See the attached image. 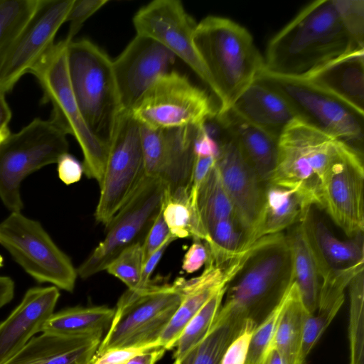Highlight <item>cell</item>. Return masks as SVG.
Instances as JSON below:
<instances>
[{"label":"cell","mask_w":364,"mask_h":364,"mask_svg":"<svg viewBox=\"0 0 364 364\" xmlns=\"http://www.w3.org/2000/svg\"><path fill=\"white\" fill-rule=\"evenodd\" d=\"M364 50L348 31L334 0L308 4L268 43L263 70L306 78L328 63Z\"/></svg>","instance_id":"1"},{"label":"cell","mask_w":364,"mask_h":364,"mask_svg":"<svg viewBox=\"0 0 364 364\" xmlns=\"http://www.w3.org/2000/svg\"><path fill=\"white\" fill-rule=\"evenodd\" d=\"M294 282L291 251L282 232L257 240L242 267L227 284L218 316L257 326Z\"/></svg>","instance_id":"2"},{"label":"cell","mask_w":364,"mask_h":364,"mask_svg":"<svg viewBox=\"0 0 364 364\" xmlns=\"http://www.w3.org/2000/svg\"><path fill=\"white\" fill-rule=\"evenodd\" d=\"M193 42L213 82L218 111L228 109L264 68L252 35L230 18L208 16L196 24Z\"/></svg>","instance_id":"3"},{"label":"cell","mask_w":364,"mask_h":364,"mask_svg":"<svg viewBox=\"0 0 364 364\" xmlns=\"http://www.w3.org/2000/svg\"><path fill=\"white\" fill-rule=\"evenodd\" d=\"M67 66L70 86L91 133L109 144L123 112L112 60L89 40L69 41Z\"/></svg>","instance_id":"4"},{"label":"cell","mask_w":364,"mask_h":364,"mask_svg":"<svg viewBox=\"0 0 364 364\" xmlns=\"http://www.w3.org/2000/svg\"><path fill=\"white\" fill-rule=\"evenodd\" d=\"M66 38L54 43L31 70L43 90V102L52 105L50 119L77 141L83 155L84 173L102 182L109 146L90 132L73 95L67 66Z\"/></svg>","instance_id":"5"},{"label":"cell","mask_w":364,"mask_h":364,"mask_svg":"<svg viewBox=\"0 0 364 364\" xmlns=\"http://www.w3.org/2000/svg\"><path fill=\"white\" fill-rule=\"evenodd\" d=\"M343 144L294 121L278 139L277 163L267 183L294 190L308 206L319 207L321 181Z\"/></svg>","instance_id":"6"},{"label":"cell","mask_w":364,"mask_h":364,"mask_svg":"<svg viewBox=\"0 0 364 364\" xmlns=\"http://www.w3.org/2000/svg\"><path fill=\"white\" fill-rule=\"evenodd\" d=\"M181 296L175 282L172 284L151 282L141 289H127L117 301L95 355L115 348L159 343V337L176 313Z\"/></svg>","instance_id":"7"},{"label":"cell","mask_w":364,"mask_h":364,"mask_svg":"<svg viewBox=\"0 0 364 364\" xmlns=\"http://www.w3.org/2000/svg\"><path fill=\"white\" fill-rule=\"evenodd\" d=\"M66 136L50 119L36 118L0 144V199L11 213L23 208L20 191L25 178L68 153Z\"/></svg>","instance_id":"8"},{"label":"cell","mask_w":364,"mask_h":364,"mask_svg":"<svg viewBox=\"0 0 364 364\" xmlns=\"http://www.w3.org/2000/svg\"><path fill=\"white\" fill-rule=\"evenodd\" d=\"M256 78L282 95L299 120L363 154L364 114L305 78L263 69Z\"/></svg>","instance_id":"9"},{"label":"cell","mask_w":364,"mask_h":364,"mask_svg":"<svg viewBox=\"0 0 364 364\" xmlns=\"http://www.w3.org/2000/svg\"><path fill=\"white\" fill-rule=\"evenodd\" d=\"M0 245L38 282L74 290L77 269L38 221L21 212L11 213L0 223Z\"/></svg>","instance_id":"10"},{"label":"cell","mask_w":364,"mask_h":364,"mask_svg":"<svg viewBox=\"0 0 364 364\" xmlns=\"http://www.w3.org/2000/svg\"><path fill=\"white\" fill-rule=\"evenodd\" d=\"M146 176L140 124L130 112H123L109 144L95 220L107 227Z\"/></svg>","instance_id":"11"},{"label":"cell","mask_w":364,"mask_h":364,"mask_svg":"<svg viewBox=\"0 0 364 364\" xmlns=\"http://www.w3.org/2000/svg\"><path fill=\"white\" fill-rule=\"evenodd\" d=\"M166 187L159 178L146 176L129 200L106 227V235L77 269V276L89 278L103 270L125 248L141 242L160 211Z\"/></svg>","instance_id":"12"},{"label":"cell","mask_w":364,"mask_h":364,"mask_svg":"<svg viewBox=\"0 0 364 364\" xmlns=\"http://www.w3.org/2000/svg\"><path fill=\"white\" fill-rule=\"evenodd\" d=\"M218 110L206 92L171 70L161 77L132 109L141 125L154 129L199 126Z\"/></svg>","instance_id":"13"},{"label":"cell","mask_w":364,"mask_h":364,"mask_svg":"<svg viewBox=\"0 0 364 364\" xmlns=\"http://www.w3.org/2000/svg\"><path fill=\"white\" fill-rule=\"evenodd\" d=\"M363 154L343 144L321 183L320 206L350 238L364 230Z\"/></svg>","instance_id":"14"},{"label":"cell","mask_w":364,"mask_h":364,"mask_svg":"<svg viewBox=\"0 0 364 364\" xmlns=\"http://www.w3.org/2000/svg\"><path fill=\"white\" fill-rule=\"evenodd\" d=\"M73 1L40 0L31 18L0 58V89L5 93L12 90L23 75L31 73L53 46Z\"/></svg>","instance_id":"15"},{"label":"cell","mask_w":364,"mask_h":364,"mask_svg":"<svg viewBox=\"0 0 364 364\" xmlns=\"http://www.w3.org/2000/svg\"><path fill=\"white\" fill-rule=\"evenodd\" d=\"M136 35L151 38L186 63L215 96V89L193 42L196 22L178 0H155L133 18Z\"/></svg>","instance_id":"16"},{"label":"cell","mask_w":364,"mask_h":364,"mask_svg":"<svg viewBox=\"0 0 364 364\" xmlns=\"http://www.w3.org/2000/svg\"><path fill=\"white\" fill-rule=\"evenodd\" d=\"M176 58L158 41L136 35L112 60L123 112H130L154 83L171 71Z\"/></svg>","instance_id":"17"},{"label":"cell","mask_w":364,"mask_h":364,"mask_svg":"<svg viewBox=\"0 0 364 364\" xmlns=\"http://www.w3.org/2000/svg\"><path fill=\"white\" fill-rule=\"evenodd\" d=\"M224 132L218 143L215 166L235 218L245 232L246 247H250L248 240L262 209L266 183L260 181L225 129Z\"/></svg>","instance_id":"18"},{"label":"cell","mask_w":364,"mask_h":364,"mask_svg":"<svg viewBox=\"0 0 364 364\" xmlns=\"http://www.w3.org/2000/svg\"><path fill=\"white\" fill-rule=\"evenodd\" d=\"M255 244L230 261L216 264L208 259L203 272L190 279L175 280L181 292V303L159 337V342L166 350L174 348L183 329L193 316L220 288L227 285L250 255Z\"/></svg>","instance_id":"19"},{"label":"cell","mask_w":364,"mask_h":364,"mask_svg":"<svg viewBox=\"0 0 364 364\" xmlns=\"http://www.w3.org/2000/svg\"><path fill=\"white\" fill-rule=\"evenodd\" d=\"M59 297L58 288L55 286L36 287L26 291L21 303L0 323V364L41 332Z\"/></svg>","instance_id":"20"},{"label":"cell","mask_w":364,"mask_h":364,"mask_svg":"<svg viewBox=\"0 0 364 364\" xmlns=\"http://www.w3.org/2000/svg\"><path fill=\"white\" fill-rule=\"evenodd\" d=\"M102 339L42 332L1 364H90Z\"/></svg>","instance_id":"21"},{"label":"cell","mask_w":364,"mask_h":364,"mask_svg":"<svg viewBox=\"0 0 364 364\" xmlns=\"http://www.w3.org/2000/svg\"><path fill=\"white\" fill-rule=\"evenodd\" d=\"M229 109L277 141L288 126L298 119L287 100L257 78L242 91Z\"/></svg>","instance_id":"22"},{"label":"cell","mask_w":364,"mask_h":364,"mask_svg":"<svg viewBox=\"0 0 364 364\" xmlns=\"http://www.w3.org/2000/svg\"><path fill=\"white\" fill-rule=\"evenodd\" d=\"M301 221L315 257L320 279L331 271L364 263L363 234L341 240L314 215L311 208Z\"/></svg>","instance_id":"23"},{"label":"cell","mask_w":364,"mask_h":364,"mask_svg":"<svg viewBox=\"0 0 364 364\" xmlns=\"http://www.w3.org/2000/svg\"><path fill=\"white\" fill-rule=\"evenodd\" d=\"M216 116L245 161L260 181L267 183L276 166L278 141L239 117L230 109L218 111Z\"/></svg>","instance_id":"24"},{"label":"cell","mask_w":364,"mask_h":364,"mask_svg":"<svg viewBox=\"0 0 364 364\" xmlns=\"http://www.w3.org/2000/svg\"><path fill=\"white\" fill-rule=\"evenodd\" d=\"M305 79L364 114V50L340 57Z\"/></svg>","instance_id":"25"},{"label":"cell","mask_w":364,"mask_h":364,"mask_svg":"<svg viewBox=\"0 0 364 364\" xmlns=\"http://www.w3.org/2000/svg\"><path fill=\"white\" fill-rule=\"evenodd\" d=\"M311 208L295 191L266 183L262 209L249 237L248 247L262 237L282 233L294 225Z\"/></svg>","instance_id":"26"},{"label":"cell","mask_w":364,"mask_h":364,"mask_svg":"<svg viewBox=\"0 0 364 364\" xmlns=\"http://www.w3.org/2000/svg\"><path fill=\"white\" fill-rule=\"evenodd\" d=\"M291 251L294 282L309 314L318 307L321 279L314 255L300 220L285 235Z\"/></svg>","instance_id":"27"},{"label":"cell","mask_w":364,"mask_h":364,"mask_svg":"<svg viewBox=\"0 0 364 364\" xmlns=\"http://www.w3.org/2000/svg\"><path fill=\"white\" fill-rule=\"evenodd\" d=\"M114 313V309L106 306L67 308L53 313L43 324L41 332L102 337L109 327Z\"/></svg>","instance_id":"28"},{"label":"cell","mask_w":364,"mask_h":364,"mask_svg":"<svg viewBox=\"0 0 364 364\" xmlns=\"http://www.w3.org/2000/svg\"><path fill=\"white\" fill-rule=\"evenodd\" d=\"M309 314L294 282L289 289L274 341V348L285 364H304L301 359V343L304 322Z\"/></svg>","instance_id":"29"},{"label":"cell","mask_w":364,"mask_h":364,"mask_svg":"<svg viewBox=\"0 0 364 364\" xmlns=\"http://www.w3.org/2000/svg\"><path fill=\"white\" fill-rule=\"evenodd\" d=\"M244 326L217 315L207 335L178 364H220L226 348Z\"/></svg>","instance_id":"30"},{"label":"cell","mask_w":364,"mask_h":364,"mask_svg":"<svg viewBox=\"0 0 364 364\" xmlns=\"http://www.w3.org/2000/svg\"><path fill=\"white\" fill-rule=\"evenodd\" d=\"M196 208L200 223L206 233L208 227L213 223L226 218H235L233 207L223 186L215 165L198 188Z\"/></svg>","instance_id":"31"},{"label":"cell","mask_w":364,"mask_h":364,"mask_svg":"<svg viewBox=\"0 0 364 364\" xmlns=\"http://www.w3.org/2000/svg\"><path fill=\"white\" fill-rule=\"evenodd\" d=\"M162 213L170 234L176 240L191 237L205 241L207 239V233L197 210L191 205L188 194L168 196L166 191Z\"/></svg>","instance_id":"32"},{"label":"cell","mask_w":364,"mask_h":364,"mask_svg":"<svg viewBox=\"0 0 364 364\" xmlns=\"http://www.w3.org/2000/svg\"><path fill=\"white\" fill-rule=\"evenodd\" d=\"M227 285L218 290L188 322L174 346V361L180 362L210 330L223 300Z\"/></svg>","instance_id":"33"},{"label":"cell","mask_w":364,"mask_h":364,"mask_svg":"<svg viewBox=\"0 0 364 364\" xmlns=\"http://www.w3.org/2000/svg\"><path fill=\"white\" fill-rule=\"evenodd\" d=\"M348 287L350 294L349 364H364V269L352 279Z\"/></svg>","instance_id":"34"},{"label":"cell","mask_w":364,"mask_h":364,"mask_svg":"<svg viewBox=\"0 0 364 364\" xmlns=\"http://www.w3.org/2000/svg\"><path fill=\"white\" fill-rule=\"evenodd\" d=\"M40 0H0V58L36 11Z\"/></svg>","instance_id":"35"},{"label":"cell","mask_w":364,"mask_h":364,"mask_svg":"<svg viewBox=\"0 0 364 364\" xmlns=\"http://www.w3.org/2000/svg\"><path fill=\"white\" fill-rule=\"evenodd\" d=\"M289 289L277 306L255 328L245 364H262L273 349L277 326L287 301Z\"/></svg>","instance_id":"36"},{"label":"cell","mask_w":364,"mask_h":364,"mask_svg":"<svg viewBox=\"0 0 364 364\" xmlns=\"http://www.w3.org/2000/svg\"><path fill=\"white\" fill-rule=\"evenodd\" d=\"M144 262L142 242L122 251L107 267V272L124 283L128 289H137Z\"/></svg>","instance_id":"37"},{"label":"cell","mask_w":364,"mask_h":364,"mask_svg":"<svg viewBox=\"0 0 364 364\" xmlns=\"http://www.w3.org/2000/svg\"><path fill=\"white\" fill-rule=\"evenodd\" d=\"M140 135L146 176L161 178L166 149L165 130L151 129L140 124Z\"/></svg>","instance_id":"38"},{"label":"cell","mask_w":364,"mask_h":364,"mask_svg":"<svg viewBox=\"0 0 364 364\" xmlns=\"http://www.w3.org/2000/svg\"><path fill=\"white\" fill-rule=\"evenodd\" d=\"M339 309V308H333L316 310L306 316L301 343V359L304 363L307 355L336 316Z\"/></svg>","instance_id":"39"},{"label":"cell","mask_w":364,"mask_h":364,"mask_svg":"<svg viewBox=\"0 0 364 364\" xmlns=\"http://www.w3.org/2000/svg\"><path fill=\"white\" fill-rule=\"evenodd\" d=\"M343 22L349 33L364 46V1L334 0Z\"/></svg>","instance_id":"40"},{"label":"cell","mask_w":364,"mask_h":364,"mask_svg":"<svg viewBox=\"0 0 364 364\" xmlns=\"http://www.w3.org/2000/svg\"><path fill=\"white\" fill-rule=\"evenodd\" d=\"M107 2L108 0H74L66 19L70 22L66 39L72 41L83 23Z\"/></svg>","instance_id":"41"},{"label":"cell","mask_w":364,"mask_h":364,"mask_svg":"<svg viewBox=\"0 0 364 364\" xmlns=\"http://www.w3.org/2000/svg\"><path fill=\"white\" fill-rule=\"evenodd\" d=\"M256 325L246 321L240 333L226 348L220 364H245L249 346Z\"/></svg>","instance_id":"42"},{"label":"cell","mask_w":364,"mask_h":364,"mask_svg":"<svg viewBox=\"0 0 364 364\" xmlns=\"http://www.w3.org/2000/svg\"><path fill=\"white\" fill-rule=\"evenodd\" d=\"M160 347V344L156 343L141 346L112 348L95 355L90 364H126L136 355Z\"/></svg>","instance_id":"43"},{"label":"cell","mask_w":364,"mask_h":364,"mask_svg":"<svg viewBox=\"0 0 364 364\" xmlns=\"http://www.w3.org/2000/svg\"><path fill=\"white\" fill-rule=\"evenodd\" d=\"M169 235L170 231L164 220L161 207L142 242L144 261L162 245Z\"/></svg>","instance_id":"44"},{"label":"cell","mask_w":364,"mask_h":364,"mask_svg":"<svg viewBox=\"0 0 364 364\" xmlns=\"http://www.w3.org/2000/svg\"><path fill=\"white\" fill-rule=\"evenodd\" d=\"M57 164L58 177L66 185L78 182L84 173L82 164L68 152L59 158Z\"/></svg>","instance_id":"45"},{"label":"cell","mask_w":364,"mask_h":364,"mask_svg":"<svg viewBox=\"0 0 364 364\" xmlns=\"http://www.w3.org/2000/svg\"><path fill=\"white\" fill-rule=\"evenodd\" d=\"M208 258V252L205 243L195 239L183 256L182 269L188 274L194 273L206 264Z\"/></svg>","instance_id":"46"},{"label":"cell","mask_w":364,"mask_h":364,"mask_svg":"<svg viewBox=\"0 0 364 364\" xmlns=\"http://www.w3.org/2000/svg\"><path fill=\"white\" fill-rule=\"evenodd\" d=\"M171 235L168 237L162 245L154 252L144 262L142 272L138 287L135 290L146 287L151 282V276L154 272L157 264L161 260L165 251L170 244L176 240Z\"/></svg>","instance_id":"47"},{"label":"cell","mask_w":364,"mask_h":364,"mask_svg":"<svg viewBox=\"0 0 364 364\" xmlns=\"http://www.w3.org/2000/svg\"><path fill=\"white\" fill-rule=\"evenodd\" d=\"M195 156H215L218 153V144L203 130L201 124L198 126L197 134L193 142Z\"/></svg>","instance_id":"48"},{"label":"cell","mask_w":364,"mask_h":364,"mask_svg":"<svg viewBox=\"0 0 364 364\" xmlns=\"http://www.w3.org/2000/svg\"><path fill=\"white\" fill-rule=\"evenodd\" d=\"M166 350L163 347L150 350L136 355L126 364H156L163 357Z\"/></svg>","instance_id":"49"},{"label":"cell","mask_w":364,"mask_h":364,"mask_svg":"<svg viewBox=\"0 0 364 364\" xmlns=\"http://www.w3.org/2000/svg\"><path fill=\"white\" fill-rule=\"evenodd\" d=\"M14 289V282L11 277L0 276V308L9 304L13 299Z\"/></svg>","instance_id":"50"},{"label":"cell","mask_w":364,"mask_h":364,"mask_svg":"<svg viewBox=\"0 0 364 364\" xmlns=\"http://www.w3.org/2000/svg\"><path fill=\"white\" fill-rule=\"evenodd\" d=\"M6 94L0 89V131L8 127L11 119V111L6 100Z\"/></svg>","instance_id":"51"},{"label":"cell","mask_w":364,"mask_h":364,"mask_svg":"<svg viewBox=\"0 0 364 364\" xmlns=\"http://www.w3.org/2000/svg\"><path fill=\"white\" fill-rule=\"evenodd\" d=\"M262 364H285V363L278 350L273 348Z\"/></svg>","instance_id":"52"},{"label":"cell","mask_w":364,"mask_h":364,"mask_svg":"<svg viewBox=\"0 0 364 364\" xmlns=\"http://www.w3.org/2000/svg\"><path fill=\"white\" fill-rule=\"evenodd\" d=\"M10 134L9 128H6L0 131V144L4 140V139Z\"/></svg>","instance_id":"53"},{"label":"cell","mask_w":364,"mask_h":364,"mask_svg":"<svg viewBox=\"0 0 364 364\" xmlns=\"http://www.w3.org/2000/svg\"><path fill=\"white\" fill-rule=\"evenodd\" d=\"M4 265V258L1 255H0V268H1Z\"/></svg>","instance_id":"54"},{"label":"cell","mask_w":364,"mask_h":364,"mask_svg":"<svg viewBox=\"0 0 364 364\" xmlns=\"http://www.w3.org/2000/svg\"><path fill=\"white\" fill-rule=\"evenodd\" d=\"M173 364H178V361H173Z\"/></svg>","instance_id":"55"}]
</instances>
